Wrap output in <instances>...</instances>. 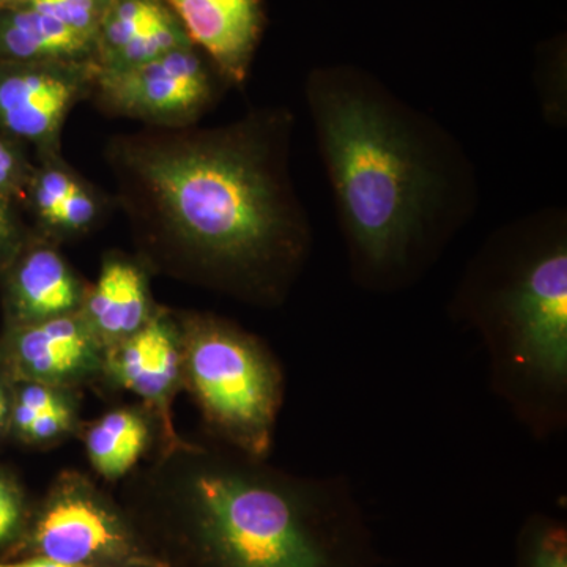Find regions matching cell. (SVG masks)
<instances>
[{"instance_id": "obj_1", "label": "cell", "mask_w": 567, "mask_h": 567, "mask_svg": "<svg viewBox=\"0 0 567 567\" xmlns=\"http://www.w3.org/2000/svg\"><path fill=\"white\" fill-rule=\"evenodd\" d=\"M295 117L262 107L216 128L117 136L106 156L142 237L196 281L256 306L282 305L315 235L290 174Z\"/></svg>"}, {"instance_id": "obj_26", "label": "cell", "mask_w": 567, "mask_h": 567, "mask_svg": "<svg viewBox=\"0 0 567 567\" xmlns=\"http://www.w3.org/2000/svg\"><path fill=\"white\" fill-rule=\"evenodd\" d=\"M0 567H74L44 557H22L20 559H0Z\"/></svg>"}, {"instance_id": "obj_2", "label": "cell", "mask_w": 567, "mask_h": 567, "mask_svg": "<svg viewBox=\"0 0 567 567\" xmlns=\"http://www.w3.org/2000/svg\"><path fill=\"white\" fill-rule=\"evenodd\" d=\"M305 95L350 279L372 295L413 289L475 218V163L443 123L364 66H316Z\"/></svg>"}, {"instance_id": "obj_4", "label": "cell", "mask_w": 567, "mask_h": 567, "mask_svg": "<svg viewBox=\"0 0 567 567\" xmlns=\"http://www.w3.org/2000/svg\"><path fill=\"white\" fill-rule=\"evenodd\" d=\"M447 315L480 336L488 385L536 442L567 429V213L496 227L458 279Z\"/></svg>"}, {"instance_id": "obj_21", "label": "cell", "mask_w": 567, "mask_h": 567, "mask_svg": "<svg viewBox=\"0 0 567 567\" xmlns=\"http://www.w3.org/2000/svg\"><path fill=\"white\" fill-rule=\"evenodd\" d=\"M31 514L17 484L0 475V548L9 550L7 558L24 539Z\"/></svg>"}, {"instance_id": "obj_11", "label": "cell", "mask_w": 567, "mask_h": 567, "mask_svg": "<svg viewBox=\"0 0 567 567\" xmlns=\"http://www.w3.org/2000/svg\"><path fill=\"white\" fill-rule=\"evenodd\" d=\"M227 85L251 73L267 17L262 0H164Z\"/></svg>"}, {"instance_id": "obj_16", "label": "cell", "mask_w": 567, "mask_h": 567, "mask_svg": "<svg viewBox=\"0 0 567 567\" xmlns=\"http://www.w3.org/2000/svg\"><path fill=\"white\" fill-rule=\"evenodd\" d=\"M95 62V43L32 9H0V62Z\"/></svg>"}, {"instance_id": "obj_12", "label": "cell", "mask_w": 567, "mask_h": 567, "mask_svg": "<svg viewBox=\"0 0 567 567\" xmlns=\"http://www.w3.org/2000/svg\"><path fill=\"white\" fill-rule=\"evenodd\" d=\"M6 271V309L11 327L81 311L87 287L51 238L29 235Z\"/></svg>"}, {"instance_id": "obj_3", "label": "cell", "mask_w": 567, "mask_h": 567, "mask_svg": "<svg viewBox=\"0 0 567 567\" xmlns=\"http://www.w3.org/2000/svg\"><path fill=\"white\" fill-rule=\"evenodd\" d=\"M182 484L125 513L166 567H380L352 481L300 476L237 451L185 450Z\"/></svg>"}, {"instance_id": "obj_15", "label": "cell", "mask_w": 567, "mask_h": 567, "mask_svg": "<svg viewBox=\"0 0 567 567\" xmlns=\"http://www.w3.org/2000/svg\"><path fill=\"white\" fill-rule=\"evenodd\" d=\"M155 309L144 267L122 254H111L87 289L80 315L106 349L140 331Z\"/></svg>"}, {"instance_id": "obj_7", "label": "cell", "mask_w": 567, "mask_h": 567, "mask_svg": "<svg viewBox=\"0 0 567 567\" xmlns=\"http://www.w3.org/2000/svg\"><path fill=\"white\" fill-rule=\"evenodd\" d=\"M218 70L194 44L118 71L96 70L92 92L104 110L156 128L193 126L218 100Z\"/></svg>"}, {"instance_id": "obj_5", "label": "cell", "mask_w": 567, "mask_h": 567, "mask_svg": "<svg viewBox=\"0 0 567 567\" xmlns=\"http://www.w3.org/2000/svg\"><path fill=\"white\" fill-rule=\"evenodd\" d=\"M183 385L213 434L267 461L286 395L282 365L262 339L213 315L183 316Z\"/></svg>"}, {"instance_id": "obj_17", "label": "cell", "mask_w": 567, "mask_h": 567, "mask_svg": "<svg viewBox=\"0 0 567 567\" xmlns=\"http://www.w3.org/2000/svg\"><path fill=\"white\" fill-rule=\"evenodd\" d=\"M151 442L147 417L134 409H117L87 429L85 451L95 472L106 480H121L132 472Z\"/></svg>"}, {"instance_id": "obj_25", "label": "cell", "mask_w": 567, "mask_h": 567, "mask_svg": "<svg viewBox=\"0 0 567 567\" xmlns=\"http://www.w3.org/2000/svg\"><path fill=\"white\" fill-rule=\"evenodd\" d=\"M29 238L18 203L0 197V268H6Z\"/></svg>"}, {"instance_id": "obj_22", "label": "cell", "mask_w": 567, "mask_h": 567, "mask_svg": "<svg viewBox=\"0 0 567 567\" xmlns=\"http://www.w3.org/2000/svg\"><path fill=\"white\" fill-rule=\"evenodd\" d=\"M66 390L39 382H21L18 393L14 395L11 405V421L18 435H24L29 425L37 420L41 413L48 412L52 406L65 401Z\"/></svg>"}, {"instance_id": "obj_18", "label": "cell", "mask_w": 567, "mask_h": 567, "mask_svg": "<svg viewBox=\"0 0 567 567\" xmlns=\"http://www.w3.org/2000/svg\"><path fill=\"white\" fill-rule=\"evenodd\" d=\"M516 567H567L565 518L547 513L525 518L517 533Z\"/></svg>"}, {"instance_id": "obj_9", "label": "cell", "mask_w": 567, "mask_h": 567, "mask_svg": "<svg viewBox=\"0 0 567 567\" xmlns=\"http://www.w3.org/2000/svg\"><path fill=\"white\" fill-rule=\"evenodd\" d=\"M103 372L155 413L167 450H188L173 423L174 398L183 382L181 320L156 308L140 331L104 349Z\"/></svg>"}, {"instance_id": "obj_24", "label": "cell", "mask_w": 567, "mask_h": 567, "mask_svg": "<svg viewBox=\"0 0 567 567\" xmlns=\"http://www.w3.org/2000/svg\"><path fill=\"white\" fill-rule=\"evenodd\" d=\"M74 406L69 398L61 404L52 406L48 412L41 413L29 425L21 439L25 442L44 445V443L61 442L74 427Z\"/></svg>"}, {"instance_id": "obj_28", "label": "cell", "mask_w": 567, "mask_h": 567, "mask_svg": "<svg viewBox=\"0 0 567 567\" xmlns=\"http://www.w3.org/2000/svg\"><path fill=\"white\" fill-rule=\"evenodd\" d=\"M31 0H0V9H13V7L29 6Z\"/></svg>"}, {"instance_id": "obj_19", "label": "cell", "mask_w": 567, "mask_h": 567, "mask_svg": "<svg viewBox=\"0 0 567 567\" xmlns=\"http://www.w3.org/2000/svg\"><path fill=\"white\" fill-rule=\"evenodd\" d=\"M566 35L543 41L536 50V78L544 114L554 125H566Z\"/></svg>"}, {"instance_id": "obj_14", "label": "cell", "mask_w": 567, "mask_h": 567, "mask_svg": "<svg viewBox=\"0 0 567 567\" xmlns=\"http://www.w3.org/2000/svg\"><path fill=\"white\" fill-rule=\"evenodd\" d=\"M21 203L51 240L89 233L104 213L102 196L63 162L61 153L39 156Z\"/></svg>"}, {"instance_id": "obj_13", "label": "cell", "mask_w": 567, "mask_h": 567, "mask_svg": "<svg viewBox=\"0 0 567 567\" xmlns=\"http://www.w3.org/2000/svg\"><path fill=\"white\" fill-rule=\"evenodd\" d=\"M193 41L164 0H110L95 40L100 70L133 69Z\"/></svg>"}, {"instance_id": "obj_8", "label": "cell", "mask_w": 567, "mask_h": 567, "mask_svg": "<svg viewBox=\"0 0 567 567\" xmlns=\"http://www.w3.org/2000/svg\"><path fill=\"white\" fill-rule=\"evenodd\" d=\"M96 70L95 62H0V133L39 156L61 153L63 125Z\"/></svg>"}, {"instance_id": "obj_23", "label": "cell", "mask_w": 567, "mask_h": 567, "mask_svg": "<svg viewBox=\"0 0 567 567\" xmlns=\"http://www.w3.org/2000/svg\"><path fill=\"white\" fill-rule=\"evenodd\" d=\"M32 169L25 145L0 133V197L21 204Z\"/></svg>"}, {"instance_id": "obj_20", "label": "cell", "mask_w": 567, "mask_h": 567, "mask_svg": "<svg viewBox=\"0 0 567 567\" xmlns=\"http://www.w3.org/2000/svg\"><path fill=\"white\" fill-rule=\"evenodd\" d=\"M107 6L110 0H31L29 3L93 43Z\"/></svg>"}, {"instance_id": "obj_6", "label": "cell", "mask_w": 567, "mask_h": 567, "mask_svg": "<svg viewBox=\"0 0 567 567\" xmlns=\"http://www.w3.org/2000/svg\"><path fill=\"white\" fill-rule=\"evenodd\" d=\"M13 555L74 567H166L145 546L125 509L78 473L58 477L31 514Z\"/></svg>"}, {"instance_id": "obj_27", "label": "cell", "mask_w": 567, "mask_h": 567, "mask_svg": "<svg viewBox=\"0 0 567 567\" xmlns=\"http://www.w3.org/2000/svg\"><path fill=\"white\" fill-rule=\"evenodd\" d=\"M11 413V405L9 394H7L6 388L0 383V432L6 427L7 421H9Z\"/></svg>"}, {"instance_id": "obj_10", "label": "cell", "mask_w": 567, "mask_h": 567, "mask_svg": "<svg viewBox=\"0 0 567 567\" xmlns=\"http://www.w3.org/2000/svg\"><path fill=\"white\" fill-rule=\"evenodd\" d=\"M6 352L9 371L20 382L66 390L103 372L104 347L80 312L11 327Z\"/></svg>"}]
</instances>
